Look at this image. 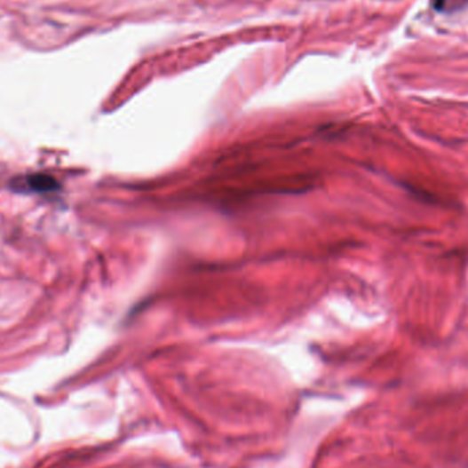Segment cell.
<instances>
[{"label":"cell","instance_id":"1","mask_svg":"<svg viewBox=\"0 0 468 468\" xmlns=\"http://www.w3.org/2000/svg\"><path fill=\"white\" fill-rule=\"evenodd\" d=\"M14 188L21 189L22 192L29 191L33 194H45V192H55L58 189V182L54 177L47 174H30L28 177L17 179Z\"/></svg>","mask_w":468,"mask_h":468}]
</instances>
